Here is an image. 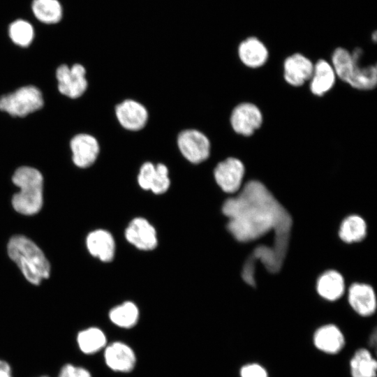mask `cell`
<instances>
[{"mask_svg":"<svg viewBox=\"0 0 377 377\" xmlns=\"http://www.w3.org/2000/svg\"><path fill=\"white\" fill-rule=\"evenodd\" d=\"M227 229L238 242L246 243L273 232L272 244L289 248L293 219L288 209L257 180L246 183L239 193L222 206Z\"/></svg>","mask_w":377,"mask_h":377,"instance_id":"cell-1","label":"cell"},{"mask_svg":"<svg viewBox=\"0 0 377 377\" xmlns=\"http://www.w3.org/2000/svg\"><path fill=\"white\" fill-rule=\"evenodd\" d=\"M8 253L31 283L39 285L50 273V263L41 249L23 235H15L8 244Z\"/></svg>","mask_w":377,"mask_h":377,"instance_id":"cell-2","label":"cell"},{"mask_svg":"<svg viewBox=\"0 0 377 377\" xmlns=\"http://www.w3.org/2000/svg\"><path fill=\"white\" fill-rule=\"evenodd\" d=\"M12 181L20 191L12 198L13 208L24 215L37 214L43 205V184L41 173L36 168L22 166L16 170Z\"/></svg>","mask_w":377,"mask_h":377,"instance_id":"cell-3","label":"cell"},{"mask_svg":"<svg viewBox=\"0 0 377 377\" xmlns=\"http://www.w3.org/2000/svg\"><path fill=\"white\" fill-rule=\"evenodd\" d=\"M362 54L360 48L352 53L343 47L337 48L332 54L334 72L344 82L359 89H371L377 82L376 66L361 67L359 61Z\"/></svg>","mask_w":377,"mask_h":377,"instance_id":"cell-4","label":"cell"},{"mask_svg":"<svg viewBox=\"0 0 377 377\" xmlns=\"http://www.w3.org/2000/svg\"><path fill=\"white\" fill-rule=\"evenodd\" d=\"M43 105L40 91L34 86H24L0 98V110L14 117H24Z\"/></svg>","mask_w":377,"mask_h":377,"instance_id":"cell-5","label":"cell"},{"mask_svg":"<svg viewBox=\"0 0 377 377\" xmlns=\"http://www.w3.org/2000/svg\"><path fill=\"white\" fill-rule=\"evenodd\" d=\"M56 77L59 91L69 98L80 97L87 89L85 69L81 64H74L71 68L62 64L57 69Z\"/></svg>","mask_w":377,"mask_h":377,"instance_id":"cell-6","label":"cell"},{"mask_svg":"<svg viewBox=\"0 0 377 377\" xmlns=\"http://www.w3.org/2000/svg\"><path fill=\"white\" fill-rule=\"evenodd\" d=\"M177 142L182 154L191 163H200L207 159L209 155V141L198 131H182L178 137Z\"/></svg>","mask_w":377,"mask_h":377,"instance_id":"cell-7","label":"cell"},{"mask_svg":"<svg viewBox=\"0 0 377 377\" xmlns=\"http://www.w3.org/2000/svg\"><path fill=\"white\" fill-rule=\"evenodd\" d=\"M244 166L241 161L228 158L219 163L214 170V178L221 188L226 193H234L242 186Z\"/></svg>","mask_w":377,"mask_h":377,"instance_id":"cell-8","label":"cell"},{"mask_svg":"<svg viewBox=\"0 0 377 377\" xmlns=\"http://www.w3.org/2000/svg\"><path fill=\"white\" fill-rule=\"evenodd\" d=\"M348 302L359 316L369 317L376 310V297L373 288L364 283H353L348 288Z\"/></svg>","mask_w":377,"mask_h":377,"instance_id":"cell-9","label":"cell"},{"mask_svg":"<svg viewBox=\"0 0 377 377\" xmlns=\"http://www.w3.org/2000/svg\"><path fill=\"white\" fill-rule=\"evenodd\" d=\"M313 343L316 349L327 355H337L346 344L345 337L340 328L334 324H325L316 330Z\"/></svg>","mask_w":377,"mask_h":377,"instance_id":"cell-10","label":"cell"},{"mask_svg":"<svg viewBox=\"0 0 377 377\" xmlns=\"http://www.w3.org/2000/svg\"><path fill=\"white\" fill-rule=\"evenodd\" d=\"M230 120L237 133L248 136L260 126L263 118L260 111L255 105L244 103L233 110Z\"/></svg>","mask_w":377,"mask_h":377,"instance_id":"cell-11","label":"cell"},{"mask_svg":"<svg viewBox=\"0 0 377 377\" xmlns=\"http://www.w3.org/2000/svg\"><path fill=\"white\" fill-rule=\"evenodd\" d=\"M138 181L143 189L151 190L156 194L165 193L170 186L168 168L163 164L155 166L147 162L140 170Z\"/></svg>","mask_w":377,"mask_h":377,"instance_id":"cell-12","label":"cell"},{"mask_svg":"<svg viewBox=\"0 0 377 377\" xmlns=\"http://www.w3.org/2000/svg\"><path fill=\"white\" fill-rule=\"evenodd\" d=\"M125 235L130 243L142 250L153 249L157 244L154 228L143 218L132 220L126 230Z\"/></svg>","mask_w":377,"mask_h":377,"instance_id":"cell-13","label":"cell"},{"mask_svg":"<svg viewBox=\"0 0 377 377\" xmlns=\"http://www.w3.org/2000/svg\"><path fill=\"white\" fill-rule=\"evenodd\" d=\"M73 161L80 168H87L96 161L99 151L97 140L88 134H78L71 141Z\"/></svg>","mask_w":377,"mask_h":377,"instance_id":"cell-14","label":"cell"},{"mask_svg":"<svg viewBox=\"0 0 377 377\" xmlns=\"http://www.w3.org/2000/svg\"><path fill=\"white\" fill-rule=\"evenodd\" d=\"M116 114L121 126L132 131L141 129L148 117L145 108L133 100H126L119 104L116 107Z\"/></svg>","mask_w":377,"mask_h":377,"instance_id":"cell-15","label":"cell"},{"mask_svg":"<svg viewBox=\"0 0 377 377\" xmlns=\"http://www.w3.org/2000/svg\"><path fill=\"white\" fill-rule=\"evenodd\" d=\"M316 289L321 298L329 302L337 301L345 293L344 278L337 270H326L317 279Z\"/></svg>","mask_w":377,"mask_h":377,"instance_id":"cell-16","label":"cell"},{"mask_svg":"<svg viewBox=\"0 0 377 377\" xmlns=\"http://www.w3.org/2000/svg\"><path fill=\"white\" fill-rule=\"evenodd\" d=\"M313 66L304 55L296 53L288 57L284 62V77L293 86H300L313 75Z\"/></svg>","mask_w":377,"mask_h":377,"instance_id":"cell-17","label":"cell"},{"mask_svg":"<svg viewBox=\"0 0 377 377\" xmlns=\"http://www.w3.org/2000/svg\"><path fill=\"white\" fill-rule=\"evenodd\" d=\"M105 360L113 371L128 372L135 367L136 359L129 346L121 342H115L105 348Z\"/></svg>","mask_w":377,"mask_h":377,"instance_id":"cell-18","label":"cell"},{"mask_svg":"<svg viewBox=\"0 0 377 377\" xmlns=\"http://www.w3.org/2000/svg\"><path fill=\"white\" fill-rule=\"evenodd\" d=\"M87 246L89 253L103 262L112 260L114 254V241L111 234L104 230H96L87 237Z\"/></svg>","mask_w":377,"mask_h":377,"instance_id":"cell-19","label":"cell"},{"mask_svg":"<svg viewBox=\"0 0 377 377\" xmlns=\"http://www.w3.org/2000/svg\"><path fill=\"white\" fill-rule=\"evenodd\" d=\"M238 53L242 61L252 68L262 66L268 57L267 47L256 37L244 40L239 45Z\"/></svg>","mask_w":377,"mask_h":377,"instance_id":"cell-20","label":"cell"},{"mask_svg":"<svg viewBox=\"0 0 377 377\" xmlns=\"http://www.w3.org/2000/svg\"><path fill=\"white\" fill-rule=\"evenodd\" d=\"M367 223L361 216L357 214H350L345 217L338 229L339 239L346 244L362 242L367 237Z\"/></svg>","mask_w":377,"mask_h":377,"instance_id":"cell-21","label":"cell"},{"mask_svg":"<svg viewBox=\"0 0 377 377\" xmlns=\"http://www.w3.org/2000/svg\"><path fill=\"white\" fill-rule=\"evenodd\" d=\"M349 367L351 377H376V360L366 348H359L354 353Z\"/></svg>","mask_w":377,"mask_h":377,"instance_id":"cell-22","label":"cell"},{"mask_svg":"<svg viewBox=\"0 0 377 377\" xmlns=\"http://www.w3.org/2000/svg\"><path fill=\"white\" fill-rule=\"evenodd\" d=\"M311 90L317 96H322L328 91L335 81V72L332 66L323 59L319 60L311 76Z\"/></svg>","mask_w":377,"mask_h":377,"instance_id":"cell-23","label":"cell"},{"mask_svg":"<svg viewBox=\"0 0 377 377\" xmlns=\"http://www.w3.org/2000/svg\"><path fill=\"white\" fill-rule=\"evenodd\" d=\"M31 10L38 20L48 24L59 22L63 15L62 6L58 0H33Z\"/></svg>","mask_w":377,"mask_h":377,"instance_id":"cell-24","label":"cell"},{"mask_svg":"<svg viewBox=\"0 0 377 377\" xmlns=\"http://www.w3.org/2000/svg\"><path fill=\"white\" fill-rule=\"evenodd\" d=\"M80 349L86 354H92L103 348L106 338L100 329L90 327L79 332L77 337Z\"/></svg>","mask_w":377,"mask_h":377,"instance_id":"cell-25","label":"cell"},{"mask_svg":"<svg viewBox=\"0 0 377 377\" xmlns=\"http://www.w3.org/2000/svg\"><path fill=\"white\" fill-rule=\"evenodd\" d=\"M111 321L121 327H131L138 319L139 312L137 306L131 302H126L113 308L109 314Z\"/></svg>","mask_w":377,"mask_h":377,"instance_id":"cell-26","label":"cell"},{"mask_svg":"<svg viewBox=\"0 0 377 377\" xmlns=\"http://www.w3.org/2000/svg\"><path fill=\"white\" fill-rule=\"evenodd\" d=\"M8 34L15 44L21 47H27L33 40L34 30L30 22L18 19L9 25Z\"/></svg>","mask_w":377,"mask_h":377,"instance_id":"cell-27","label":"cell"},{"mask_svg":"<svg viewBox=\"0 0 377 377\" xmlns=\"http://www.w3.org/2000/svg\"><path fill=\"white\" fill-rule=\"evenodd\" d=\"M240 377H269L265 367L258 363H248L242 367Z\"/></svg>","mask_w":377,"mask_h":377,"instance_id":"cell-28","label":"cell"},{"mask_svg":"<svg viewBox=\"0 0 377 377\" xmlns=\"http://www.w3.org/2000/svg\"><path fill=\"white\" fill-rule=\"evenodd\" d=\"M58 377H91V376L86 369L68 364L62 367Z\"/></svg>","mask_w":377,"mask_h":377,"instance_id":"cell-29","label":"cell"},{"mask_svg":"<svg viewBox=\"0 0 377 377\" xmlns=\"http://www.w3.org/2000/svg\"><path fill=\"white\" fill-rule=\"evenodd\" d=\"M0 377H13L10 365L0 360Z\"/></svg>","mask_w":377,"mask_h":377,"instance_id":"cell-30","label":"cell"},{"mask_svg":"<svg viewBox=\"0 0 377 377\" xmlns=\"http://www.w3.org/2000/svg\"><path fill=\"white\" fill-rule=\"evenodd\" d=\"M41 377H47V376H41Z\"/></svg>","mask_w":377,"mask_h":377,"instance_id":"cell-31","label":"cell"}]
</instances>
